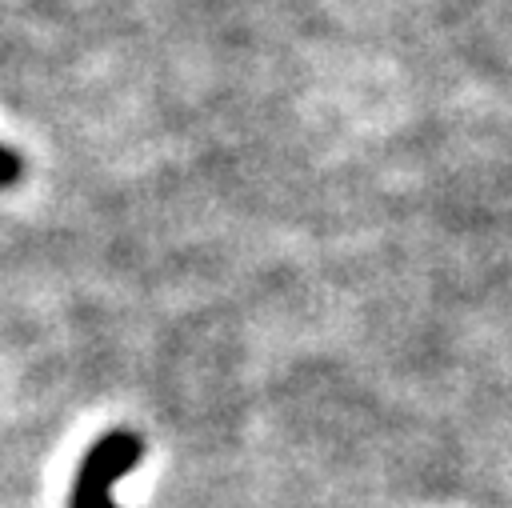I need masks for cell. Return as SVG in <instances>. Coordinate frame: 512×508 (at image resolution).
Masks as SVG:
<instances>
[{
  "label": "cell",
  "instance_id": "obj_1",
  "mask_svg": "<svg viewBox=\"0 0 512 508\" xmlns=\"http://www.w3.org/2000/svg\"><path fill=\"white\" fill-rule=\"evenodd\" d=\"M140 456H144V440L136 432H108V436H100L88 448V456H84V464L76 472L72 508H116L108 488H112L116 476L132 472L140 464Z\"/></svg>",
  "mask_w": 512,
  "mask_h": 508
},
{
  "label": "cell",
  "instance_id": "obj_2",
  "mask_svg": "<svg viewBox=\"0 0 512 508\" xmlns=\"http://www.w3.org/2000/svg\"><path fill=\"white\" fill-rule=\"evenodd\" d=\"M16 176H20V156L0 144V188L4 184H16Z\"/></svg>",
  "mask_w": 512,
  "mask_h": 508
}]
</instances>
